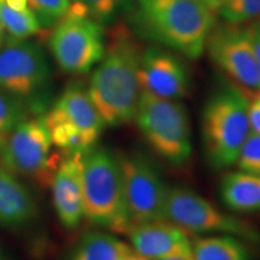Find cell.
Returning a JSON list of instances; mask_svg holds the SVG:
<instances>
[{"mask_svg":"<svg viewBox=\"0 0 260 260\" xmlns=\"http://www.w3.org/2000/svg\"><path fill=\"white\" fill-rule=\"evenodd\" d=\"M0 260H4V258H3L2 254H0Z\"/></svg>","mask_w":260,"mask_h":260,"instance_id":"33","label":"cell"},{"mask_svg":"<svg viewBox=\"0 0 260 260\" xmlns=\"http://www.w3.org/2000/svg\"><path fill=\"white\" fill-rule=\"evenodd\" d=\"M134 121L155 154L175 167L191 157V128L186 106L141 90Z\"/></svg>","mask_w":260,"mask_h":260,"instance_id":"5","label":"cell"},{"mask_svg":"<svg viewBox=\"0 0 260 260\" xmlns=\"http://www.w3.org/2000/svg\"><path fill=\"white\" fill-rule=\"evenodd\" d=\"M247 29H248L256 59H258V63L260 65V22H254L249 27H247Z\"/></svg>","mask_w":260,"mask_h":260,"instance_id":"27","label":"cell"},{"mask_svg":"<svg viewBox=\"0 0 260 260\" xmlns=\"http://www.w3.org/2000/svg\"><path fill=\"white\" fill-rule=\"evenodd\" d=\"M0 17H2L3 27L11 35L12 39L24 40L40 31L41 24L31 9L16 11L0 4Z\"/></svg>","mask_w":260,"mask_h":260,"instance_id":"20","label":"cell"},{"mask_svg":"<svg viewBox=\"0 0 260 260\" xmlns=\"http://www.w3.org/2000/svg\"><path fill=\"white\" fill-rule=\"evenodd\" d=\"M53 147L44 116L27 118L6 136L0 160L14 174L30 177L41 186H51L63 159L61 154L54 153Z\"/></svg>","mask_w":260,"mask_h":260,"instance_id":"9","label":"cell"},{"mask_svg":"<svg viewBox=\"0 0 260 260\" xmlns=\"http://www.w3.org/2000/svg\"><path fill=\"white\" fill-rule=\"evenodd\" d=\"M240 171L260 176V135L251 132L236 160Z\"/></svg>","mask_w":260,"mask_h":260,"instance_id":"24","label":"cell"},{"mask_svg":"<svg viewBox=\"0 0 260 260\" xmlns=\"http://www.w3.org/2000/svg\"><path fill=\"white\" fill-rule=\"evenodd\" d=\"M258 94H259V95H260V93H258Z\"/></svg>","mask_w":260,"mask_h":260,"instance_id":"34","label":"cell"},{"mask_svg":"<svg viewBox=\"0 0 260 260\" xmlns=\"http://www.w3.org/2000/svg\"><path fill=\"white\" fill-rule=\"evenodd\" d=\"M2 31H3V23H2V17H0V37H2Z\"/></svg>","mask_w":260,"mask_h":260,"instance_id":"32","label":"cell"},{"mask_svg":"<svg viewBox=\"0 0 260 260\" xmlns=\"http://www.w3.org/2000/svg\"><path fill=\"white\" fill-rule=\"evenodd\" d=\"M38 214L37 201L16 174L0 168V226L19 228Z\"/></svg>","mask_w":260,"mask_h":260,"instance_id":"16","label":"cell"},{"mask_svg":"<svg viewBox=\"0 0 260 260\" xmlns=\"http://www.w3.org/2000/svg\"><path fill=\"white\" fill-rule=\"evenodd\" d=\"M132 224L164 219L168 186L157 164L140 151L118 155Z\"/></svg>","mask_w":260,"mask_h":260,"instance_id":"10","label":"cell"},{"mask_svg":"<svg viewBox=\"0 0 260 260\" xmlns=\"http://www.w3.org/2000/svg\"><path fill=\"white\" fill-rule=\"evenodd\" d=\"M44 118L54 147L64 157L88 152L106 126L88 90L79 83L69 84Z\"/></svg>","mask_w":260,"mask_h":260,"instance_id":"6","label":"cell"},{"mask_svg":"<svg viewBox=\"0 0 260 260\" xmlns=\"http://www.w3.org/2000/svg\"><path fill=\"white\" fill-rule=\"evenodd\" d=\"M198 2H200L201 4L207 6V8L212 10V11H217L226 0H198Z\"/></svg>","mask_w":260,"mask_h":260,"instance_id":"29","label":"cell"},{"mask_svg":"<svg viewBox=\"0 0 260 260\" xmlns=\"http://www.w3.org/2000/svg\"><path fill=\"white\" fill-rule=\"evenodd\" d=\"M251 132L245 89L234 84L217 89L205 104L201 116V139L210 167L223 170L236 164Z\"/></svg>","mask_w":260,"mask_h":260,"instance_id":"3","label":"cell"},{"mask_svg":"<svg viewBox=\"0 0 260 260\" xmlns=\"http://www.w3.org/2000/svg\"><path fill=\"white\" fill-rule=\"evenodd\" d=\"M126 235L133 251L149 260L164 259L191 249L189 234L165 219L134 224Z\"/></svg>","mask_w":260,"mask_h":260,"instance_id":"15","label":"cell"},{"mask_svg":"<svg viewBox=\"0 0 260 260\" xmlns=\"http://www.w3.org/2000/svg\"><path fill=\"white\" fill-rule=\"evenodd\" d=\"M159 260H195V259H194V255H193V253H191V249H190V251L178 253V254L168 256V258L159 259Z\"/></svg>","mask_w":260,"mask_h":260,"instance_id":"28","label":"cell"},{"mask_svg":"<svg viewBox=\"0 0 260 260\" xmlns=\"http://www.w3.org/2000/svg\"><path fill=\"white\" fill-rule=\"evenodd\" d=\"M142 50L124 27L112 29L103 59L90 77L88 94L107 126L134 121L141 95Z\"/></svg>","mask_w":260,"mask_h":260,"instance_id":"1","label":"cell"},{"mask_svg":"<svg viewBox=\"0 0 260 260\" xmlns=\"http://www.w3.org/2000/svg\"><path fill=\"white\" fill-rule=\"evenodd\" d=\"M217 11L226 23L241 25L260 17V0H226Z\"/></svg>","mask_w":260,"mask_h":260,"instance_id":"22","label":"cell"},{"mask_svg":"<svg viewBox=\"0 0 260 260\" xmlns=\"http://www.w3.org/2000/svg\"><path fill=\"white\" fill-rule=\"evenodd\" d=\"M126 260H149V259L142 258V256H140V255L136 254V253H134V254H133L132 256H130L129 259H126Z\"/></svg>","mask_w":260,"mask_h":260,"instance_id":"31","label":"cell"},{"mask_svg":"<svg viewBox=\"0 0 260 260\" xmlns=\"http://www.w3.org/2000/svg\"><path fill=\"white\" fill-rule=\"evenodd\" d=\"M164 219L176 224L188 234L230 235L242 241L260 242V232L252 224L226 214L184 186L168 188Z\"/></svg>","mask_w":260,"mask_h":260,"instance_id":"8","label":"cell"},{"mask_svg":"<svg viewBox=\"0 0 260 260\" xmlns=\"http://www.w3.org/2000/svg\"><path fill=\"white\" fill-rule=\"evenodd\" d=\"M50 73L47 58L35 42L11 38L0 48V89L24 102L46 88Z\"/></svg>","mask_w":260,"mask_h":260,"instance_id":"11","label":"cell"},{"mask_svg":"<svg viewBox=\"0 0 260 260\" xmlns=\"http://www.w3.org/2000/svg\"><path fill=\"white\" fill-rule=\"evenodd\" d=\"M24 119H27L24 100L0 89V133L9 134Z\"/></svg>","mask_w":260,"mask_h":260,"instance_id":"21","label":"cell"},{"mask_svg":"<svg viewBox=\"0 0 260 260\" xmlns=\"http://www.w3.org/2000/svg\"><path fill=\"white\" fill-rule=\"evenodd\" d=\"M249 122L252 132L260 135V95L258 93L252 102H249Z\"/></svg>","mask_w":260,"mask_h":260,"instance_id":"26","label":"cell"},{"mask_svg":"<svg viewBox=\"0 0 260 260\" xmlns=\"http://www.w3.org/2000/svg\"><path fill=\"white\" fill-rule=\"evenodd\" d=\"M139 79L141 89L164 99L181 100L190 92V76L183 61L157 46L142 50Z\"/></svg>","mask_w":260,"mask_h":260,"instance_id":"13","label":"cell"},{"mask_svg":"<svg viewBox=\"0 0 260 260\" xmlns=\"http://www.w3.org/2000/svg\"><path fill=\"white\" fill-rule=\"evenodd\" d=\"M195 260H251L242 240L230 235H207L191 240Z\"/></svg>","mask_w":260,"mask_h":260,"instance_id":"19","label":"cell"},{"mask_svg":"<svg viewBox=\"0 0 260 260\" xmlns=\"http://www.w3.org/2000/svg\"><path fill=\"white\" fill-rule=\"evenodd\" d=\"M89 14L98 22H107L115 16L121 0H83Z\"/></svg>","mask_w":260,"mask_h":260,"instance_id":"25","label":"cell"},{"mask_svg":"<svg viewBox=\"0 0 260 260\" xmlns=\"http://www.w3.org/2000/svg\"><path fill=\"white\" fill-rule=\"evenodd\" d=\"M41 25L50 27L58 23L70 8L69 0H28Z\"/></svg>","mask_w":260,"mask_h":260,"instance_id":"23","label":"cell"},{"mask_svg":"<svg viewBox=\"0 0 260 260\" xmlns=\"http://www.w3.org/2000/svg\"><path fill=\"white\" fill-rule=\"evenodd\" d=\"M82 161L81 153L63 157L51 182L57 217L61 225L70 230L84 218Z\"/></svg>","mask_w":260,"mask_h":260,"instance_id":"14","label":"cell"},{"mask_svg":"<svg viewBox=\"0 0 260 260\" xmlns=\"http://www.w3.org/2000/svg\"><path fill=\"white\" fill-rule=\"evenodd\" d=\"M84 217L113 234L126 235L132 228L119 157L110 148L94 146L83 154Z\"/></svg>","mask_w":260,"mask_h":260,"instance_id":"4","label":"cell"},{"mask_svg":"<svg viewBox=\"0 0 260 260\" xmlns=\"http://www.w3.org/2000/svg\"><path fill=\"white\" fill-rule=\"evenodd\" d=\"M138 21L148 38L198 59L216 17L198 0H138Z\"/></svg>","mask_w":260,"mask_h":260,"instance_id":"2","label":"cell"},{"mask_svg":"<svg viewBox=\"0 0 260 260\" xmlns=\"http://www.w3.org/2000/svg\"><path fill=\"white\" fill-rule=\"evenodd\" d=\"M6 136H8V134H3V133H0V158H2L3 149H4V146H5Z\"/></svg>","mask_w":260,"mask_h":260,"instance_id":"30","label":"cell"},{"mask_svg":"<svg viewBox=\"0 0 260 260\" xmlns=\"http://www.w3.org/2000/svg\"><path fill=\"white\" fill-rule=\"evenodd\" d=\"M105 39L100 22L89 17L86 4L76 2L58 21L50 47L60 69L68 74H86L103 59Z\"/></svg>","mask_w":260,"mask_h":260,"instance_id":"7","label":"cell"},{"mask_svg":"<svg viewBox=\"0 0 260 260\" xmlns=\"http://www.w3.org/2000/svg\"><path fill=\"white\" fill-rule=\"evenodd\" d=\"M223 204L237 213L260 211V176L245 171H232L224 175L219 184Z\"/></svg>","mask_w":260,"mask_h":260,"instance_id":"17","label":"cell"},{"mask_svg":"<svg viewBox=\"0 0 260 260\" xmlns=\"http://www.w3.org/2000/svg\"><path fill=\"white\" fill-rule=\"evenodd\" d=\"M134 253L132 246L113 233L90 232L81 239L71 260H126Z\"/></svg>","mask_w":260,"mask_h":260,"instance_id":"18","label":"cell"},{"mask_svg":"<svg viewBox=\"0 0 260 260\" xmlns=\"http://www.w3.org/2000/svg\"><path fill=\"white\" fill-rule=\"evenodd\" d=\"M205 47H207L211 59L237 86L260 93V65L248 29L229 23L213 27Z\"/></svg>","mask_w":260,"mask_h":260,"instance_id":"12","label":"cell"}]
</instances>
